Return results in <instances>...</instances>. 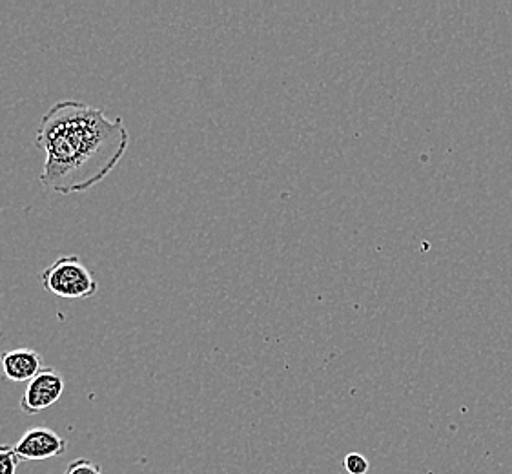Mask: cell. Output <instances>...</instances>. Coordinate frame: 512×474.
<instances>
[{"instance_id":"1","label":"cell","mask_w":512,"mask_h":474,"mask_svg":"<svg viewBox=\"0 0 512 474\" xmlns=\"http://www.w3.org/2000/svg\"><path fill=\"white\" fill-rule=\"evenodd\" d=\"M37 146L44 152L41 185L70 196L112 174L130 146V134L123 119H108L101 108L61 101L42 115Z\"/></svg>"},{"instance_id":"2","label":"cell","mask_w":512,"mask_h":474,"mask_svg":"<svg viewBox=\"0 0 512 474\" xmlns=\"http://www.w3.org/2000/svg\"><path fill=\"white\" fill-rule=\"evenodd\" d=\"M41 283L53 296L64 299L93 298L99 290V283L79 256L55 259L50 267L42 270Z\"/></svg>"},{"instance_id":"3","label":"cell","mask_w":512,"mask_h":474,"mask_svg":"<svg viewBox=\"0 0 512 474\" xmlns=\"http://www.w3.org/2000/svg\"><path fill=\"white\" fill-rule=\"evenodd\" d=\"M64 394V378L61 372L52 367H44L31 382L26 385V391L21 400V411L24 414H41L59 402Z\"/></svg>"},{"instance_id":"4","label":"cell","mask_w":512,"mask_h":474,"mask_svg":"<svg viewBox=\"0 0 512 474\" xmlns=\"http://www.w3.org/2000/svg\"><path fill=\"white\" fill-rule=\"evenodd\" d=\"M68 444L59 434L48 427H33L22 434L21 440L15 444V453L21 460L41 462L66 453Z\"/></svg>"},{"instance_id":"5","label":"cell","mask_w":512,"mask_h":474,"mask_svg":"<svg viewBox=\"0 0 512 474\" xmlns=\"http://www.w3.org/2000/svg\"><path fill=\"white\" fill-rule=\"evenodd\" d=\"M0 369L8 382L28 383L44 369L39 352L11 349L0 356Z\"/></svg>"},{"instance_id":"6","label":"cell","mask_w":512,"mask_h":474,"mask_svg":"<svg viewBox=\"0 0 512 474\" xmlns=\"http://www.w3.org/2000/svg\"><path fill=\"white\" fill-rule=\"evenodd\" d=\"M21 464L19 454L15 453V445H0V474H15Z\"/></svg>"},{"instance_id":"7","label":"cell","mask_w":512,"mask_h":474,"mask_svg":"<svg viewBox=\"0 0 512 474\" xmlns=\"http://www.w3.org/2000/svg\"><path fill=\"white\" fill-rule=\"evenodd\" d=\"M343 465L347 469L349 474H367L369 473V462L365 456H361L359 453H350L345 456Z\"/></svg>"},{"instance_id":"8","label":"cell","mask_w":512,"mask_h":474,"mask_svg":"<svg viewBox=\"0 0 512 474\" xmlns=\"http://www.w3.org/2000/svg\"><path fill=\"white\" fill-rule=\"evenodd\" d=\"M64 474H103L101 473V467L97 464H93L92 460L88 458H79V460H73L66 467Z\"/></svg>"}]
</instances>
